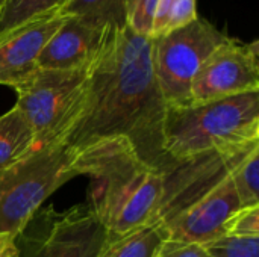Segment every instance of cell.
<instances>
[{
  "mask_svg": "<svg viewBox=\"0 0 259 257\" xmlns=\"http://www.w3.org/2000/svg\"><path fill=\"white\" fill-rule=\"evenodd\" d=\"M68 0H6L0 11V39L29 23L58 15Z\"/></svg>",
  "mask_w": 259,
  "mask_h": 257,
  "instance_id": "15",
  "label": "cell"
},
{
  "mask_svg": "<svg viewBox=\"0 0 259 257\" xmlns=\"http://www.w3.org/2000/svg\"><path fill=\"white\" fill-rule=\"evenodd\" d=\"M108 239L105 227L90 204L50 214L44 226L26 241L24 257H97ZM20 248V247H18Z\"/></svg>",
  "mask_w": 259,
  "mask_h": 257,
  "instance_id": "9",
  "label": "cell"
},
{
  "mask_svg": "<svg viewBox=\"0 0 259 257\" xmlns=\"http://www.w3.org/2000/svg\"><path fill=\"white\" fill-rule=\"evenodd\" d=\"M165 114L153 68V38L127 26L109 27L90 65L80 112L62 142L80 150L99 139L124 138L144 164L167 174L179 162L164 147Z\"/></svg>",
  "mask_w": 259,
  "mask_h": 257,
  "instance_id": "1",
  "label": "cell"
},
{
  "mask_svg": "<svg viewBox=\"0 0 259 257\" xmlns=\"http://www.w3.org/2000/svg\"><path fill=\"white\" fill-rule=\"evenodd\" d=\"M168 239L162 224L150 223L118 238L106 239L97 257H155L158 248Z\"/></svg>",
  "mask_w": 259,
  "mask_h": 257,
  "instance_id": "13",
  "label": "cell"
},
{
  "mask_svg": "<svg viewBox=\"0 0 259 257\" xmlns=\"http://www.w3.org/2000/svg\"><path fill=\"white\" fill-rule=\"evenodd\" d=\"M259 145L255 147L229 174L241 208L259 206L258 197Z\"/></svg>",
  "mask_w": 259,
  "mask_h": 257,
  "instance_id": "18",
  "label": "cell"
},
{
  "mask_svg": "<svg viewBox=\"0 0 259 257\" xmlns=\"http://www.w3.org/2000/svg\"><path fill=\"white\" fill-rule=\"evenodd\" d=\"M259 91V41L229 38L200 65L191 85V105Z\"/></svg>",
  "mask_w": 259,
  "mask_h": 257,
  "instance_id": "8",
  "label": "cell"
},
{
  "mask_svg": "<svg viewBox=\"0 0 259 257\" xmlns=\"http://www.w3.org/2000/svg\"><path fill=\"white\" fill-rule=\"evenodd\" d=\"M155 257H205V248L199 244H185L167 239L158 248Z\"/></svg>",
  "mask_w": 259,
  "mask_h": 257,
  "instance_id": "22",
  "label": "cell"
},
{
  "mask_svg": "<svg viewBox=\"0 0 259 257\" xmlns=\"http://www.w3.org/2000/svg\"><path fill=\"white\" fill-rule=\"evenodd\" d=\"M203 248L205 257H259V238L223 236Z\"/></svg>",
  "mask_w": 259,
  "mask_h": 257,
  "instance_id": "19",
  "label": "cell"
},
{
  "mask_svg": "<svg viewBox=\"0 0 259 257\" xmlns=\"http://www.w3.org/2000/svg\"><path fill=\"white\" fill-rule=\"evenodd\" d=\"M76 170L93 180L88 204L108 239L153 221L165 174L144 164L124 138H105L80 148Z\"/></svg>",
  "mask_w": 259,
  "mask_h": 257,
  "instance_id": "2",
  "label": "cell"
},
{
  "mask_svg": "<svg viewBox=\"0 0 259 257\" xmlns=\"http://www.w3.org/2000/svg\"><path fill=\"white\" fill-rule=\"evenodd\" d=\"M229 36L197 17L190 24L153 38L155 76L167 108L193 103L191 85L203 61Z\"/></svg>",
  "mask_w": 259,
  "mask_h": 257,
  "instance_id": "6",
  "label": "cell"
},
{
  "mask_svg": "<svg viewBox=\"0 0 259 257\" xmlns=\"http://www.w3.org/2000/svg\"><path fill=\"white\" fill-rule=\"evenodd\" d=\"M35 136L23 117L14 106L0 117V170L15 164L33 150Z\"/></svg>",
  "mask_w": 259,
  "mask_h": 257,
  "instance_id": "14",
  "label": "cell"
},
{
  "mask_svg": "<svg viewBox=\"0 0 259 257\" xmlns=\"http://www.w3.org/2000/svg\"><path fill=\"white\" fill-rule=\"evenodd\" d=\"M259 141V91L185 108H167L164 147L182 162Z\"/></svg>",
  "mask_w": 259,
  "mask_h": 257,
  "instance_id": "3",
  "label": "cell"
},
{
  "mask_svg": "<svg viewBox=\"0 0 259 257\" xmlns=\"http://www.w3.org/2000/svg\"><path fill=\"white\" fill-rule=\"evenodd\" d=\"M62 21L61 15L42 18L0 39V85L15 89L38 70L39 53Z\"/></svg>",
  "mask_w": 259,
  "mask_h": 257,
  "instance_id": "12",
  "label": "cell"
},
{
  "mask_svg": "<svg viewBox=\"0 0 259 257\" xmlns=\"http://www.w3.org/2000/svg\"><path fill=\"white\" fill-rule=\"evenodd\" d=\"M159 0H126V26L138 35H152Z\"/></svg>",
  "mask_w": 259,
  "mask_h": 257,
  "instance_id": "20",
  "label": "cell"
},
{
  "mask_svg": "<svg viewBox=\"0 0 259 257\" xmlns=\"http://www.w3.org/2000/svg\"><path fill=\"white\" fill-rule=\"evenodd\" d=\"M58 15L121 29L126 26V0H68Z\"/></svg>",
  "mask_w": 259,
  "mask_h": 257,
  "instance_id": "16",
  "label": "cell"
},
{
  "mask_svg": "<svg viewBox=\"0 0 259 257\" xmlns=\"http://www.w3.org/2000/svg\"><path fill=\"white\" fill-rule=\"evenodd\" d=\"M109 27L77 17H64L38 58V68L80 70L93 64Z\"/></svg>",
  "mask_w": 259,
  "mask_h": 257,
  "instance_id": "11",
  "label": "cell"
},
{
  "mask_svg": "<svg viewBox=\"0 0 259 257\" xmlns=\"http://www.w3.org/2000/svg\"><path fill=\"white\" fill-rule=\"evenodd\" d=\"M79 150L56 142L29 151L0 170V235L18 236L33 220L42 201L79 176Z\"/></svg>",
  "mask_w": 259,
  "mask_h": 257,
  "instance_id": "4",
  "label": "cell"
},
{
  "mask_svg": "<svg viewBox=\"0 0 259 257\" xmlns=\"http://www.w3.org/2000/svg\"><path fill=\"white\" fill-rule=\"evenodd\" d=\"M259 141L209 151L179 162L164 177V192L152 223L165 226L170 220L209 192L255 148Z\"/></svg>",
  "mask_w": 259,
  "mask_h": 257,
  "instance_id": "7",
  "label": "cell"
},
{
  "mask_svg": "<svg viewBox=\"0 0 259 257\" xmlns=\"http://www.w3.org/2000/svg\"><path fill=\"white\" fill-rule=\"evenodd\" d=\"M226 236L259 238V206L241 208L229 220Z\"/></svg>",
  "mask_w": 259,
  "mask_h": 257,
  "instance_id": "21",
  "label": "cell"
},
{
  "mask_svg": "<svg viewBox=\"0 0 259 257\" xmlns=\"http://www.w3.org/2000/svg\"><path fill=\"white\" fill-rule=\"evenodd\" d=\"M0 257H20V248L15 236L0 235Z\"/></svg>",
  "mask_w": 259,
  "mask_h": 257,
  "instance_id": "23",
  "label": "cell"
},
{
  "mask_svg": "<svg viewBox=\"0 0 259 257\" xmlns=\"http://www.w3.org/2000/svg\"><path fill=\"white\" fill-rule=\"evenodd\" d=\"M196 0H159L150 38L162 36L197 18Z\"/></svg>",
  "mask_w": 259,
  "mask_h": 257,
  "instance_id": "17",
  "label": "cell"
},
{
  "mask_svg": "<svg viewBox=\"0 0 259 257\" xmlns=\"http://www.w3.org/2000/svg\"><path fill=\"white\" fill-rule=\"evenodd\" d=\"M240 209V198L228 176L164 226L168 241L205 245L220 239L226 236L228 223Z\"/></svg>",
  "mask_w": 259,
  "mask_h": 257,
  "instance_id": "10",
  "label": "cell"
},
{
  "mask_svg": "<svg viewBox=\"0 0 259 257\" xmlns=\"http://www.w3.org/2000/svg\"><path fill=\"white\" fill-rule=\"evenodd\" d=\"M88 70L38 68L26 82L15 88V108L29 123L35 142L33 150L62 142L80 112Z\"/></svg>",
  "mask_w": 259,
  "mask_h": 257,
  "instance_id": "5",
  "label": "cell"
},
{
  "mask_svg": "<svg viewBox=\"0 0 259 257\" xmlns=\"http://www.w3.org/2000/svg\"><path fill=\"white\" fill-rule=\"evenodd\" d=\"M5 2H6V0H0V11H2V6L5 5Z\"/></svg>",
  "mask_w": 259,
  "mask_h": 257,
  "instance_id": "24",
  "label": "cell"
}]
</instances>
